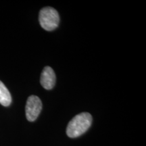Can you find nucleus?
Masks as SVG:
<instances>
[{
    "mask_svg": "<svg viewBox=\"0 0 146 146\" xmlns=\"http://www.w3.org/2000/svg\"><path fill=\"white\" fill-rule=\"evenodd\" d=\"M92 123V116L89 113L83 112L76 115L69 122L66 134L69 137L76 138L88 130Z\"/></svg>",
    "mask_w": 146,
    "mask_h": 146,
    "instance_id": "nucleus-1",
    "label": "nucleus"
},
{
    "mask_svg": "<svg viewBox=\"0 0 146 146\" xmlns=\"http://www.w3.org/2000/svg\"><path fill=\"white\" fill-rule=\"evenodd\" d=\"M39 21L42 28L47 31H52L58 27L60 16L54 8L46 7L40 11Z\"/></svg>",
    "mask_w": 146,
    "mask_h": 146,
    "instance_id": "nucleus-2",
    "label": "nucleus"
},
{
    "mask_svg": "<svg viewBox=\"0 0 146 146\" xmlns=\"http://www.w3.org/2000/svg\"><path fill=\"white\" fill-rule=\"evenodd\" d=\"M42 109L41 100L36 96H31L28 98L26 104V116L27 120L33 122L37 118Z\"/></svg>",
    "mask_w": 146,
    "mask_h": 146,
    "instance_id": "nucleus-3",
    "label": "nucleus"
},
{
    "mask_svg": "<svg viewBox=\"0 0 146 146\" xmlns=\"http://www.w3.org/2000/svg\"><path fill=\"white\" fill-rule=\"evenodd\" d=\"M40 83L43 87L47 90L52 89L56 84V74L53 69L50 66H46L42 71Z\"/></svg>",
    "mask_w": 146,
    "mask_h": 146,
    "instance_id": "nucleus-4",
    "label": "nucleus"
},
{
    "mask_svg": "<svg viewBox=\"0 0 146 146\" xmlns=\"http://www.w3.org/2000/svg\"><path fill=\"white\" fill-rule=\"evenodd\" d=\"M12 102L10 91L5 85L0 81V104L3 106H9Z\"/></svg>",
    "mask_w": 146,
    "mask_h": 146,
    "instance_id": "nucleus-5",
    "label": "nucleus"
}]
</instances>
